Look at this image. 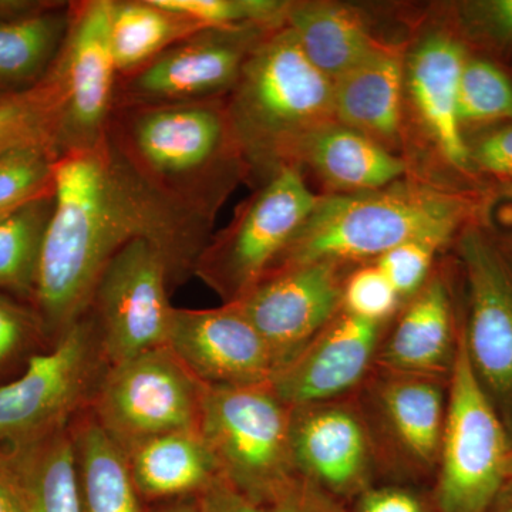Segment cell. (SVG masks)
Wrapping results in <instances>:
<instances>
[{
  "label": "cell",
  "instance_id": "5",
  "mask_svg": "<svg viewBox=\"0 0 512 512\" xmlns=\"http://www.w3.org/2000/svg\"><path fill=\"white\" fill-rule=\"evenodd\" d=\"M291 412L269 384L207 387L200 433L220 476L265 508L296 473Z\"/></svg>",
  "mask_w": 512,
  "mask_h": 512
},
{
  "label": "cell",
  "instance_id": "42",
  "mask_svg": "<svg viewBox=\"0 0 512 512\" xmlns=\"http://www.w3.org/2000/svg\"><path fill=\"white\" fill-rule=\"evenodd\" d=\"M0 512H26L15 487L0 468Z\"/></svg>",
  "mask_w": 512,
  "mask_h": 512
},
{
  "label": "cell",
  "instance_id": "47",
  "mask_svg": "<svg viewBox=\"0 0 512 512\" xmlns=\"http://www.w3.org/2000/svg\"><path fill=\"white\" fill-rule=\"evenodd\" d=\"M510 481H512V454H511V463H510Z\"/></svg>",
  "mask_w": 512,
  "mask_h": 512
},
{
  "label": "cell",
  "instance_id": "41",
  "mask_svg": "<svg viewBox=\"0 0 512 512\" xmlns=\"http://www.w3.org/2000/svg\"><path fill=\"white\" fill-rule=\"evenodd\" d=\"M359 512H426L413 494L399 488L367 490L360 498Z\"/></svg>",
  "mask_w": 512,
  "mask_h": 512
},
{
  "label": "cell",
  "instance_id": "19",
  "mask_svg": "<svg viewBox=\"0 0 512 512\" xmlns=\"http://www.w3.org/2000/svg\"><path fill=\"white\" fill-rule=\"evenodd\" d=\"M73 2L0 0V89L25 92L46 79L72 23Z\"/></svg>",
  "mask_w": 512,
  "mask_h": 512
},
{
  "label": "cell",
  "instance_id": "22",
  "mask_svg": "<svg viewBox=\"0 0 512 512\" xmlns=\"http://www.w3.org/2000/svg\"><path fill=\"white\" fill-rule=\"evenodd\" d=\"M404 62L380 46L333 82V119L384 147L399 140L403 124Z\"/></svg>",
  "mask_w": 512,
  "mask_h": 512
},
{
  "label": "cell",
  "instance_id": "11",
  "mask_svg": "<svg viewBox=\"0 0 512 512\" xmlns=\"http://www.w3.org/2000/svg\"><path fill=\"white\" fill-rule=\"evenodd\" d=\"M170 288L167 262L146 239H133L110 259L86 312L107 366L167 346L174 312Z\"/></svg>",
  "mask_w": 512,
  "mask_h": 512
},
{
  "label": "cell",
  "instance_id": "48",
  "mask_svg": "<svg viewBox=\"0 0 512 512\" xmlns=\"http://www.w3.org/2000/svg\"><path fill=\"white\" fill-rule=\"evenodd\" d=\"M3 217H5V215H3ZM3 217H0V218H3Z\"/></svg>",
  "mask_w": 512,
  "mask_h": 512
},
{
  "label": "cell",
  "instance_id": "28",
  "mask_svg": "<svg viewBox=\"0 0 512 512\" xmlns=\"http://www.w3.org/2000/svg\"><path fill=\"white\" fill-rule=\"evenodd\" d=\"M380 402L407 456L421 466L437 463L446 406L436 379L389 373L380 390Z\"/></svg>",
  "mask_w": 512,
  "mask_h": 512
},
{
  "label": "cell",
  "instance_id": "15",
  "mask_svg": "<svg viewBox=\"0 0 512 512\" xmlns=\"http://www.w3.org/2000/svg\"><path fill=\"white\" fill-rule=\"evenodd\" d=\"M167 346L205 387L269 384L276 373L264 338L235 303L174 308Z\"/></svg>",
  "mask_w": 512,
  "mask_h": 512
},
{
  "label": "cell",
  "instance_id": "30",
  "mask_svg": "<svg viewBox=\"0 0 512 512\" xmlns=\"http://www.w3.org/2000/svg\"><path fill=\"white\" fill-rule=\"evenodd\" d=\"M60 109L59 84L52 72L32 89L0 100V156L33 144L55 147Z\"/></svg>",
  "mask_w": 512,
  "mask_h": 512
},
{
  "label": "cell",
  "instance_id": "33",
  "mask_svg": "<svg viewBox=\"0 0 512 512\" xmlns=\"http://www.w3.org/2000/svg\"><path fill=\"white\" fill-rule=\"evenodd\" d=\"M158 3L183 13L205 29L281 28L285 26L289 5L278 0H158Z\"/></svg>",
  "mask_w": 512,
  "mask_h": 512
},
{
  "label": "cell",
  "instance_id": "17",
  "mask_svg": "<svg viewBox=\"0 0 512 512\" xmlns=\"http://www.w3.org/2000/svg\"><path fill=\"white\" fill-rule=\"evenodd\" d=\"M291 446L296 473L333 497L363 490L372 446L353 410L328 402L292 407Z\"/></svg>",
  "mask_w": 512,
  "mask_h": 512
},
{
  "label": "cell",
  "instance_id": "45",
  "mask_svg": "<svg viewBox=\"0 0 512 512\" xmlns=\"http://www.w3.org/2000/svg\"><path fill=\"white\" fill-rule=\"evenodd\" d=\"M498 512H512V503L511 504H508V505H505V507L503 508V510H500Z\"/></svg>",
  "mask_w": 512,
  "mask_h": 512
},
{
  "label": "cell",
  "instance_id": "34",
  "mask_svg": "<svg viewBox=\"0 0 512 512\" xmlns=\"http://www.w3.org/2000/svg\"><path fill=\"white\" fill-rule=\"evenodd\" d=\"M399 301V293L376 264L357 269L345 281L343 311L357 318L382 323L396 311Z\"/></svg>",
  "mask_w": 512,
  "mask_h": 512
},
{
  "label": "cell",
  "instance_id": "4",
  "mask_svg": "<svg viewBox=\"0 0 512 512\" xmlns=\"http://www.w3.org/2000/svg\"><path fill=\"white\" fill-rule=\"evenodd\" d=\"M225 106L248 178L258 185L293 167L299 144L335 121L332 80L313 66L286 26L252 50Z\"/></svg>",
  "mask_w": 512,
  "mask_h": 512
},
{
  "label": "cell",
  "instance_id": "1",
  "mask_svg": "<svg viewBox=\"0 0 512 512\" xmlns=\"http://www.w3.org/2000/svg\"><path fill=\"white\" fill-rule=\"evenodd\" d=\"M211 237L141 187L106 141L60 157L33 298L43 332L56 340L86 315L104 268L133 239L160 249L175 286L194 276Z\"/></svg>",
  "mask_w": 512,
  "mask_h": 512
},
{
  "label": "cell",
  "instance_id": "26",
  "mask_svg": "<svg viewBox=\"0 0 512 512\" xmlns=\"http://www.w3.org/2000/svg\"><path fill=\"white\" fill-rule=\"evenodd\" d=\"M158 0H111L110 47L119 77L138 72L161 53L202 30Z\"/></svg>",
  "mask_w": 512,
  "mask_h": 512
},
{
  "label": "cell",
  "instance_id": "13",
  "mask_svg": "<svg viewBox=\"0 0 512 512\" xmlns=\"http://www.w3.org/2000/svg\"><path fill=\"white\" fill-rule=\"evenodd\" d=\"M272 30L262 26L198 30L138 72L119 77L114 106L225 99L252 50Z\"/></svg>",
  "mask_w": 512,
  "mask_h": 512
},
{
  "label": "cell",
  "instance_id": "46",
  "mask_svg": "<svg viewBox=\"0 0 512 512\" xmlns=\"http://www.w3.org/2000/svg\"><path fill=\"white\" fill-rule=\"evenodd\" d=\"M9 94H12V93H8V92H5V90L0 89V100L5 99L6 96H9Z\"/></svg>",
  "mask_w": 512,
  "mask_h": 512
},
{
  "label": "cell",
  "instance_id": "18",
  "mask_svg": "<svg viewBox=\"0 0 512 512\" xmlns=\"http://www.w3.org/2000/svg\"><path fill=\"white\" fill-rule=\"evenodd\" d=\"M466 43L453 33L424 37L404 63V87L440 156L461 173L473 170L470 147L458 120V86Z\"/></svg>",
  "mask_w": 512,
  "mask_h": 512
},
{
  "label": "cell",
  "instance_id": "44",
  "mask_svg": "<svg viewBox=\"0 0 512 512\" xmlns=\"http://www.w3.org/2000/svg\"><path fill=\"white\" fill-rule=\"evenodd\" d=\"M507 190L504 191V194H505V198H507L508 201L511 202L512 204V187L511 185H507ZM511 241H512V238H511Z\"/></svg>",
  "mask_w": 512,
  "mask_h": 512
},
{
  "label": "cell",
  "instance_id": "23",
  "mask_svg": "<svg viewBox=\"0 0 512 512\" xmlns=\"http://www.w3.org/2000/svg\"><path fill=\"white\" fill-rule=\"evenodd\" d=\"M456 342L450 291L436 276L413 295L379 359L387 373L437 380L451 372Z\"/></svg>",
  "mask_w": 512,
  "mask_h": 512
},
{
  "label": "cell",
  "instance_id": "21",
  "mask_svg": "<svg viewBox=\"0 0 512 512\" xmlns=\"http://www.w3.org/2000/svg\"><path fill=\"white\" fill-rule=\"evenodd\" d=\"M0 468L26 512H83L72 427L3 444Z\"/></svg>",
  "mask_w": 512,
  "mask_h": 512
},
{
  "label": "cell",
  "instance_id": "35",
  "mask_svg": "<svg viewBox=\"0 0 512 512\" xmlns=\"http://www.w3.org/2000/svg\"><path fill=\"white\" fill-rule=\"evenodd\" d=\"M464 36L501 53L512 47V0H478L460 8Z\"/></svg>",
  "mask_w": 512,
  "mask_h": 512
},
{
  "label": "cell",
  "instance_id": "12",
  "mask_svg": "<svg viewBox=\"0 0 512 512\" xmlns=\"http://www.w3.org/2000/svg\"><path fill=\"white\" fill-rule=\"evenodd\" d=\"M111 0H76L72 23L52 72L62 109L57 156L93 150L106 138L116 101L117 73L110 47Z\"/></svg>",
  "mask_w": 512,
  "mask_h": 512
},
{
  "label": "cell",
  "instance_id": "20",
  "mask_svg": "<svg viewBox=\"0 0 512 512\" xmlns=\"http://www.w3.org/2000/svg\"><path fill=\"white\" fill-rule=\"evenodd\" d=\"M293 167H308L333 194L389 187L406 174L407 163L373 138L332 121L316 128L296 148Z\"/></svg>",
  "mask_w": 512,
  "mask_h": 512
},
{
  "label": "cell",
  "instance_id": "37",
  "mask_svg": "<svg viewBox=\"0 0 512 512\" xmlns=\"http://www.w3.org/2000/svg\"><path fill=\"white\" fill-rule=\"evenodd\" d=\"M266 512H346L338 498L301 476L293 478L271 504Z\"/></svg>",
  "mask_w": 512,
  "mask_h": 512
},
{
  "label": "cell",
  "instance_id": "7",
  "mask_svg": "<svg viewBox=\"0 0 512 512\" xmlns=\"http://www.w3.org/2000/svg\"><path fill=\"white\" fill-rule=\"evenodd\" d=\"M318 200L302 170L282 168L239 205L228 227L212 234L194 276L222 303L238 302L271 274Z\"/></svg>",
  "mask_w": 512,
  "mask_h": 512
},
{
  "label": "cell",
  "instance_id": "9",
  "mask_svg": "<svg viewBox=\"0 0 512 512\" xmlns=\"http://www.w3.org/2000/svg\"><path fill=\"white\" fill-rule=\"evenodd\" d=\"M106 367L93 320L84 315L50 352L30 357L19 379L0 387V444L69 426L70 417L92 400Z\"/></svg>",
  "mask_w": 512,
  "mask_h": 512
},
{
  "label": "cell",
  "instance_id": "39",
  "mask_svg": "<svg viewBox=\"0 0 512 512\" xmlns=\"http://www.w3.org/2000/svg\"><path fill=\"white\" fill-rule=\"evenodd\" d=\"M36 330H42L36 312H29L0 293V366L8 362Z\"/></svg>",
  "mask_w": 512,
  "mask_h": 512
},
{
  "label": "cell",
  "instance_id": "40",
  "mask_svg": "<svg viewBox=\"0 0 512 512\" xmlns=\"http://www.w3.org/2000/svg\"><path fill=\"white\" fill-rule=\"evenodd\" d=\"M197 498L204 512H266L265 508L239 493L222 477H218Z\"/></svg>",
  "mask_w": 512,
  "mask_h": 512
},
{
  "label": "cell",
  "instance_id": "8",
  "mask_svg": "<svg viewBox=\"0 0 512 512\" xmlns=\"http://www.w3.org/2000/svg\"><path fill=\"white\" fill-rule=\"evenodd\" d=\"M204 386L168 346L107 366L94 390L92 416L121 448L200 430Z\"/></svg>",
  "mask_w": 512,
  "mask_h": 512
},
{
  "label": "cell",
  "instance_id": "2",
  "mask_svg": "<svg viewBox=\"0 0 512 512\" xmlns=\"http://www.w3.org/2000/svg\"><path fill=\"white\" fill-rule=\"evenodd\" d=\"M104 141L141 187L205 228L248 178L225 99L119 104Z\"/></svg>",
  "mask_w": 512,
  "mask_h": 512
},
{
  "label": "cell",
  "instance_id": "32",
  "mask_svg": "<svg viewBox=\"0 0 512 512\" xmlns=\"http://www.w3.org/2000/svg\"><path fill=\"white\" fill-rule=\"evenodd\" d=\"M57 160L55 147L47 143L0 156V217L55 191Z\"/></svg>",
  "mask_w": 512,
  "mask_h": 512
},
{
  "label": "cell",
  "instance_id": "36",
  "mask_svg": "<svg viewBox=\"0 0 512 512\" xmlns=\"http://www.w3.org/2000/svg\"><path fill=\"white\" fill-rule=\"evenodd\" d=\"M437 249L423 242H407L377 258L379 266L400 298L413 296L426 284Z\"/></svg>",
  "mask_w": 512,
  "mask_h": 512
},
{
  "label": "cell",
  "instance_id": "10",
  "mask_svg": "<svg viewBox=\"0 0 512 512\" xmlns=\"http://www.w3.org/2000/svg\"><path fill=\"white\" fill-rule=\"evenodd\" d=\"M468 288L463 328L474 372L512 431V245L474 222L457 239Z\"/></svg>",
  "mask_w": 512,
  "mask_h": 512
},
{
  "label": "cell",
  "instance_id": "43",
  "mask_svg": "<svg viewBox=\"0 0 512 512\" xmlns=\"http://www.w3.org/2000/svg\"><path fill=\"white\" fill-rule=\"evenodd\" d=\"M148 512H204L197 497L178 498V500L163 501Z\"/></svg>",
  "mask_w": 512,
  "mask_h": 512
},
{
  "label": "cell",
  "instance_id": "31",
  "mask_svg": "<svg viewBox=\"0 0 512 512\" xmlns=\"http://www.w3.org/2000/svg\"><path fill=\"white\" fill-rule=\"evenodd\" d=\"M461 128L512 120V82L497 64L467 56L458 86Z\"/></svg>",
  "mask_w": 512,
  "mask_h": 512
},
{
  "label": "cell",
  "instance_id": "38",
  "mask_svg": "<svg viewBox=\"0 0 512 512\" xmlns=\"http://www.w3.org/2000/svg\"><path fill=\"white\" fill-rule=\"evenodd\" d=\"M471 167L512 187V124L493 131L470 147Z\"/></svg>",
  "mask_w": 512,
  "mask_h": 512
},
{
  "label": "cell",
  "instance_id": "6",
  "mask_svg": "<svg viewBox=\"0 0 512 512\" xmlns=\"http://www.w3.org/2000/svg\"><path fill=\"white\" fill-rule=\"evenodd\" d=\"M512 447L457 333L440 444L439 512H488L510 481Z\"/></svg>",
  "mask_w": 512,
  "mask_h": 512
},
{
  "label": "cell",
  "instance_id": "49",
  "mask_svg": "<svg viewBox=\"0 0 512 512\" xmlns=\"http://www.w3.org/2000/svg\"><path fill=\"white\" fill-rule=\"evenodd\" d=\"M510 244L512 245V241L510 242Z\"/></svg>",
  "mask_w": 512,
  "mask_h": 512
},
{
  "label": "cell",
  "instance_id": "14",
  "mask_svg": "<svg viewBox=\"0 0 512 512\" xmlns=\"http://www.w3.org/2000/svg\"><path fill=\"white\" fill-rule=\"evenodd\" d=\"M342 268L318 262L274 272L234 302L264 338L276 372L342 311Z\"/></svg>",
  "mask_w": 512,
  "mask_h": 512
},
{
  "label": "cell",
  "instance_id": "16",
  "mask_svg": "<svg viewBox=\"0 0 512 512\" xmlns=\"http://www.w3.org/2000/svg\"><path fill=\"white\" fill-rule=\"evenodd\" d=\"M382 323L340 311L291 362L271 387L291 407L329 402L348 392L375 359Z\"/></svg>",
  "mask_w": 512,
  "mask_h": 512
},
{
  "label": "cell",
  "instance_id": "27",
  "mask_svg": "<svg viewBox=\"0 0 512 512\" xmlns=\"http://www.w3.org/2000/svg\"><path fill=\"white\" fill-rule=\"evenodd\" d=\"M72 434L83 512H144L120 444L92 414Z\"/></svg>",
  "mask_w": 512,
  "mask_h": 512
},
{
  "label": "cell",
  "instance_id": "3",
  "mask_svg": "<svg viewBox=\"0 0 512 512\" xmlns=\"http://www.w3.org/2000/svg\"><path fill=\"white\" fill-rule=\"evenodd\" d=\"M480 194L397 181L377 191L323 195L271 274L295 266L369 261L407 244L439 251L481 221ZM269 274V275H271Z\"/></svg>",
  "mask_w": 512,
  "mask_h": 512
},
{
  "label": "cell",
  "instance_id": "24",
  "mask_svg": "<svg viewBox=\"0 0 512 512\" xmlns=\"http://www.w3.org/2000/svg\"><path fill=\"white\" fill-rule=\"evenodd\" d=\"M123 451L141 500L198 497L221 477L200 430L161 434Z\"/></svg>",
  "mask_w": 512,
  "mask_h": 512
},
{
  "label": "cell",
  "instance_id": "29",
  "mask_svg": "<svg viewBox=\"0 0 512 512\" xmlns=\"http://www.w3.org/2000/svg\"><path fill=\"white\" fill-rule=\"evenodd\" d=\"M55 208V191L0 218V289L35 298L40 256Z\"/></svg>",
  "mask_w": 512,
  "mask_h": 512
},
{
  "label": "cell",
  "instance_id": "25",
  "mask_svg": "<svg viewBox=\"0 0 512 512\" xmlns=\"http://www.w3.org/2000/svg\"><path fill=\"white\" fill-rule=\"evenodd\" d=\"M285 26L313 66L332 82L382 46L356 9L336 3L289 2Z\"/></svg>",
  "mask_w": 512,
  "mask_h": 512
}]
</instances>
